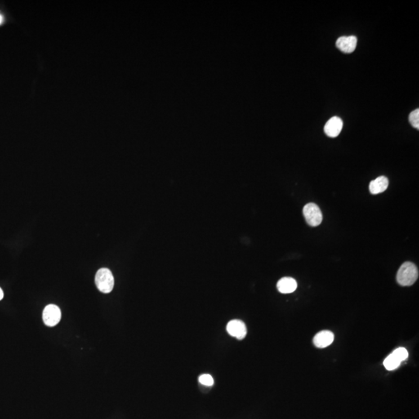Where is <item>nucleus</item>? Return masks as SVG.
Segmentation results:
<instances>
[{"label": "nucleus", "instance_id": "1", "mask_svg": "<svg viewBox=\"0 0 419 419\" xmlns=\"http://www.w3.org/2000/svg\"><path fill=\"white\" fill-rule=\"evenodd\" d=\"M419 277L418 268L415 264L406 262L402 264L397 274V281L401 286L408 287L416 282Z\"/></svg>", "mask_w": 419, "mask_h": 419}, {"label": "nucleus", "instance_id": "2", "mask_svg": "<svg viewBox=\"0 0 419 419\" xmlns=\"http://www.w3.org/2000/svg\"><path fill=\"white\" fill-rule=\"evenodd\" d=\"M95 283L100 292L104 294L111 292L114 286V278L111 271L107 268L99 269L95 277Z\"/></svg>", "mask_w": 419, "mask_h": 419}, {"label": "nucleus", "instance_id": "3", "mask_svg": "<svg viewBox=\"0 0 419 419\" xmlns=\"http://www.w3.org/2000/svg\"><path fill=\"white\" fill-rule=\"evenodd\" d=\"M304 216L308 224L311 227H317L322 223L323 216L318 205L314 203H309L304 206L303 209Z\"/></svg>", "mask_w": 419, "mask_h": 419}, {"label": "nucleus", "instance_id": "4", "mask_svg": "<svg viewBox=\"0 0 419 419\" xmlns=\"http://www.w3.org/2000/svg\"><path fill=\"white\" fill-rule=\"evenodd\" d=\"M62 318L60 308L55 304L45 307L43 311V321L48 327H54L59 323Z\"/></svg>", "mask_w": 419, "mask_h": 419}, {"label": "nucleus", "instance_id": "5", "mask_svg": "<svg viewBox=\"0 0 419 419\" xmlns=\"http://www.w3.org/2000/svg\"><path fill=\"white\" fill-rule=\"evenodd\" d=\"M226 329L229 335L238 339V340H243L247 335L246 325L240 320H232L228 322Z\"/></svg>", "mask_w": 419, "mask_h": 419}, {"label": "nucleus", "instance_id": "6", "mask_svg": "<svg viewBox=\"0 0 419 419\" xmlns=\"http://www.w3.org/2000/svg\"><path fill=\"white\" fill-rule=\"evenodd\" d=\"M343 127V122L339 117H331L325 126V132L331 138L339 136Z\"/></svg>", "mask_w": 419, "mask_h": 419}, {"label": "nucleus", "instance_id": "7", "mask_svg": "<svg viewBox=\"0 0 419 419\" xmlns=\"http://www.w3.org/2000/svg\"><path fill=\"white\" fill-rule=\"evenodd\" d=\"M357 45V38L355 36H344L336 41V46L344 53H352L355 51Z\"/></svg>", "mask_w": 419, "mask_h": 419}, {"label": "nucleus", "instance_id": "8", "mask_svg": "<svg viewBox=\"0 0 419 419\" xmlns=\"http://www.w3.org/2000/svg\"><path fill=\"white\" fill-rule=\"evenodd\" d=\"M334 334L331 331L325 330V331H320L318 334H316L314 336L313 342L316 347L326 348L329 346L332 342H333Z\"/></svg>", "mask_w": 419, "mask_h": 419}, {"label": "nucleus", "instance_id": "9", "mask_svg": "<svg viewBox=\"0 0 419 419\" xmlns=\"http://www.w3.org/2000/svg\"><path fill=\"white\" fill-rule=\"evenodd\" d=\"M297 287V283L291 277H283L277 283V289L282 294H291L295 292Z\"/></svg>", "mask_w": 419, "mask_h": 419}, {"label": "nucleus", "instance_id": "10", "mask_svg": "<svg viewBox=\"0 0 419 419\" xmlns=\"http://www.w3.org/2000/svg\"><path fill=\"white\" fill-rule=\"evenodd\" d=\"M389 180L385 176H380L376 180H372L370 184V191L372 194H379L388 189Z\"/></svg>", "mask_w": 419, "mask_h": 419}, {"label": "nucleus", "instance_id": "11", "mask_svg": "<svg viewBox=\"0 0 419 419\" xmlns=\"http://www.w3.org/2000/svg\"><path fill=\"white\" fill-rule=\"evenodd\" d=\"M402 363V360L399 359V357L396 355L394 352L388 356L384 361V367L389 371H394L396 369L398 368Z\"/></svg>", "mask_w": 419, "mask_h": 419}, {"label": "nucleus", "instance_id": "12", "mask_svg": "<svg viewBox=\"0 0 419 419\" xmlns=\"http://www.w3.org/2000/svg\"><path fill=\"white\" fill-rule=\"evenodd\" d=\"M409 122L415 128H419V109H416L409 114Z\"/></svg>", "mask_w": 419, "mask_h": 419}, {"label": "nucleus", "instance_id": "13", "mask_svg": "<svg viewBox=\"0 0 419 419\" xmlns=\"http://www.w3.org/2000/svg\"><path fill=\"white\" fill-rule=\"evenodd\" d=\"M199 382L205 386L211 387L214 385L215 381H214V379H213L211 375L203 374L200 376Z\"/></svg>", "mask_w": 419, "mask_h": 419}, {"label": "nucleus", "instance_id": "14", "mask_svg": "<svg viewBox=\"0 0 419 419\" xmlns=\"http://www.w3.org/2000/svg\"><path fill=\"white\" fill-rule=\"evenodd\" d=\"M394 353L399 357V359L402 360V362L406 360L407 359V357H408V352H407L405 348H398V349L394 350Z\"/></svg>", "mask_w": 419, "mask_h": 419}, {"label": "nucleus", "instance_id": "15", "mask_svg": "<svg viewBox=\"0 0 419 419\" xmlns=\"http://www.w3.org/2000/svg\"><path fill=\"white\" fill-rule=\"evenodd\" d=\"M3 296H4V294H3V291H2V289L0 287V300H2Z\"/></svg>", "mask_w": 419, "mask_h": 419}, {"label": "nucleus", "instance_id": "16", "mask_svg": "<svg viewBox=\"0 0 419 419\" xmlns=\"http://www.w3.org/2000/svg\"><path fill=\"white\" fill-rule=\"evenodd\" d=\"M2 20H3V17H2V15H0V24H2Z\"/></svg>", "mask_w": 419, "mask_h": 419}]
</instances>
